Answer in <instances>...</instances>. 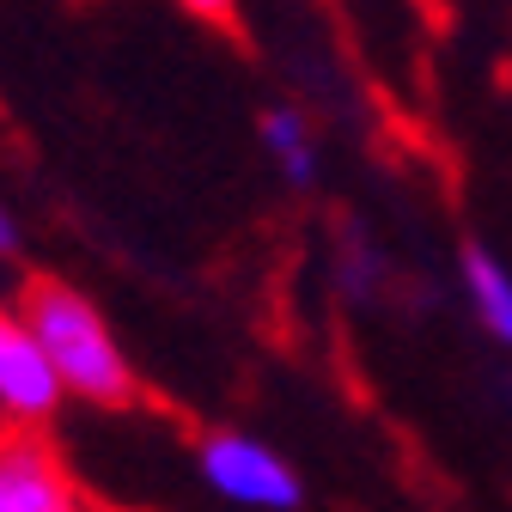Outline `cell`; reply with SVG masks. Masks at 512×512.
<instances>
[{"label":"cell","instance_id":"obj_8","mask_svg":"<svg viewBox=\"0 0 512 512\" xmlns=\"http://www.w3.org/2000/svg\"><path fill=\"white\" fill-rule=\"evenodd\" d=\"M183 13H196V19H208V25H226L232 13H238V0H177Z\"/></svg>","mask_w":512,"mask_h":512},{"label":"cell","instance_id":"obj_3","mask_svg":"<svg viewBox=\"0 0 512 512\" xmlns=\"http://www.w3.org/2000/svg\"><path fill=\"white\" fill-rule=\"evenodd\" d=\"M61 378L43 360L37 336L25 330L19 311H0V415L19 421V427H43L61 409Z\"/></svg>","mask_w":512,"mask_h":512},{"label":"cell","instance_id":"obj_5","mask_svg":"<svg viewBox=\"0 0 512 512\" xmlns=\"http://www.w3.org/2000/svg\"><path fill=\"white\" fill-rule=\"evenodd\" d=\"M458 287L470 299V317L482 324V336L512 354V263L488 244H464L458 250Z\"/></svg>","mask_w":512,"mask_h":512},{"label":"cell","instance_id":"obj_7","mask_svg":"<svg viewBox=\"0 0 512 512\" xmlns=\"http://www.w3.org/2000/svg\"><path fill=\"white\" fill-rule=\"evenodd\" d=\"M378 275H384V256L366 238H348L342 256H336V287L360 299V293H378Z\"/></svg>","mask_w":512,"mask_h":512},{"label":"cell","instance_id":"obj_6","mask_svg":"<svg viewBox=\"0 0 512 512\" xmlns=\"http://www.w3.org/2000/svg\"><path fill=\"white\" fill-rule=\"evenodd\" d=\"M256 141H263L275 177L287 189H311L317 171H324V141H317V122L299 110V104H269L256 116Z\"/></svg>","mask_w":512,"mask_h":512},{"label":"cell","instance_id":"obj_9","mask_svg":"<svg viewBox=\"0 0 512 512\" xmlns=\"http://www.w3.org/2000/svg\"><path fill=\"white\" fill-rule=\"evenodd\" d=\"M13 244H19V226H13V214H7V208H0V256H7Z\"/></svg>","mask_w":512,"mask_h":512},{"label":"cell","instance_id":"obj_4","mask_svg":"<svg viewBox=\"0 0 512 512\" xmlns=\"http://www.w3.org/2000/svg\"><path fill=\"white\" fill-rule=\"evenodd\" d=\"M0 512H80L68 470L37 433L0 439Z\"/></svg>","mask_w":512,"mask_h":512},{"label":"cell","instance_id":"obj_2","mask_svg":"<svg viewBox=\"0 0 512 512\" xmlns=\"http://www.w3.org/2000/svg\"><path fill=\"white\" fill-rule=\"evenodd\" d=\"M196 476L208 482L214 500L238 512H299L305 506V476L293 470L287 452L244 427H214L196 445Z\"/></svg>","mask_w":512,"mask_h":512},{"label":"cell","instance_id":"obj_1","mask_svg":"<svg viewBox=\"0 0 512 512\" xmlns=\"http://www.w3.org/2000/svg\"><path fill=\"white\" fill-rule=\"evenodd\" d=\"M19 317H25V330L37 336L43 360L55 366V378H61V391H68V397L104 403V409L135 397V366H128L116 330L104 324V311L80 287H68V281H31Z\"/></svg>","mask_w":512,"mask_h":512}]
</instances>
